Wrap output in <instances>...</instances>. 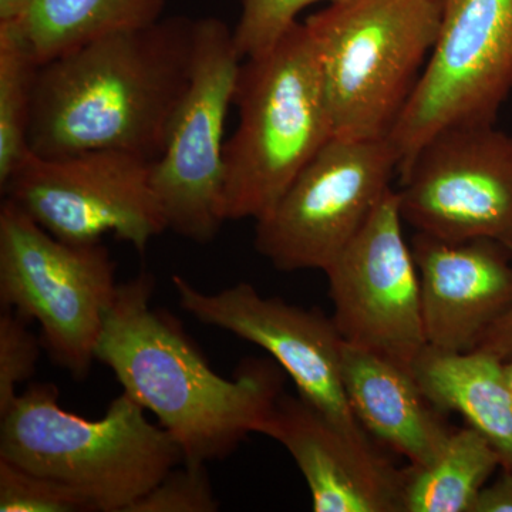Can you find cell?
<instances>
[{"label":"cell","instance_id":"cell-8","mask_svg":"<svg viewBox=\"0 0 512 512\" xmlns=\"http://www.w3.org/2000/svg\"><path fill=\"white\" fill-rule=\"evenodd\" d=\"M399 167L390 138H330L255 221L256 251L278 271H325L393 190Z\"/></svg>","mask_w":512,"mask_h":512},{"label":"cell","instance_id":"cell-19","mask_svg":"<svg viewBox=\"0 0 512 512\" xmlns=\"http://www.w3.org/2000/svg\"><path fill=\"white\" fill-rule=\"evenodd\" d=\"M501 458L470 426L454 429L439 454L403 476V512H474Z\"/></svg>","mask_w":512,"mask_h":512},{"label":"cell","instance_id":"cell-9","mask_svg":"<svg viewBox=\"0 0 512 512\" xmlns=\"http://www.w3.org/2000/svg\"><path fill=\"white\" fill-rule=\"evenodd\" d=\"M151 164L120 150L52 158L30 153L0 190L62 241L94 244L111 234L144 254L151 239L167 231Z\"/></svg>","mask_w":512,"mask_h":512},{"label":"cell","instance_id":"cell-4","mask_svg":"<svg viewBox=\"0 0 512 512\" xmlns=\"http://www.w3.org/2000/svg\"><path fill=\"white\" fill-rule=\"evenodd\" d=\"M237 130L225 141V221L261 220L335 137L325 84L305 23L242 60Z\"/></svg>","mask_w":512,"mask_h":512},{"label":"cell","instance_id":"cell-2","mask_svg":"<svg viewBox=\"0 0 512 512\" xmlns=\"http://www.w3.org/2000/svg\"><path fill=\"white\" fill-rule=\"evenodd\" d=\"M154 286L147 271L119 285L96 360L124 393L156 414L184 463L222 460L249 434H261L284 393L285 370L271 356L249 357L231 379L217 375L180 323L151 308Z\"/></svg>","mask_w":512,"mask_h":512},{"label":"cell","instance_id":"cell-6","mask_svg":"<svg viewBox=\"0 0 512 512\" xmlns=\"http://www.w3.org/2000/svg\"><path fill=\"white\" fill-rule=\"evenodd\" d=\"M116 264L103 242L72 244L3 198L0 302L40 325L53 362L83 379L96 360L104 320L116 301Z\"/></svg>","mask_w":512,"mask_h":512},{"label":"cell","instance_id":"cell-22","mask_svg":"<svg viewBox=\"0 0 512 512\" xmlns=\"http://www.w3.org/2000/svg\"><path fill=\"white\" fill-rule=\"evenodd\" d=\"M319 2L338 0H241V16L234 42L242 60L271 49L299 22L303 9Z\"/></svg>","mask_w":512,"mask_h":512},{"label":"cell","instance_id":"cell-21","mask_svg":"<svg viewBox=\"0 0 512 512\" xmlns=\"http://www.w3.org/2000/svg\"><path fill=\"white\" fill-rule=\"evenodd\" d=\"M76 488L0 458V512H94Z\"/></svg>","mask_w":512,"mask_h":512},{"label":"cell","instance_id":"cell-28","mask_svg":"<svg viewBox=\"0 0 512 512\" xmlns=\"http://www.w3.org/2000/svg\"><path fill=\"white\" fill-rule=\"evenodd\" d=\"M505 377H507V383L512 393V359L505 362Z\"/></svg>","mask_w":512,"mask_h":512},{"label":"cell","instance_id":"cell-26","mask_svg":"<svg viewBox=\"0 0 512 512\" xmlns=\"http://www.w3.org/2000/svg\"><path fill=\"white\" fill-rule=\"evenodd\" d=\"M477 349L491 353L503 362L512 359V309L485 333Z\"/></svg>","mask_w":512,"mask_h":512},{"label":"cell","instance_id":"cell-27","mask_svg":"<svg viewBox=\"0 0 512 512\" xmlns=\"http://www.w3.org/2000/svg\"><path fill=\"white\" fill-rule=\"evenodd\" d=\"M30 0H0V22H15L28 8Z\"/></svg>","mask_w":512,"mask_h":512},{"label":"cell","instance_id":"cell-17","mask_svg":"<svg viewBox=\"0 0 512 512\" xmlns=\"http://www.w3.org/2000/svg\"><path fill=\"white\" fill-rule=\"evenodd\" d=\"M414 379L443 413H458L512 473V393L505 362L483 350L451 352L427 345L414 360Z\"/></svg>","mask_w":512,"mask_h":512},{"label":"cell","instance_id":"cell-14","mask_svg":"<svg viewBox=\"0 0 512 512\" xmlns=\"http://www.w3.org/2000/svg\"><path fill=\"white\" fill-rule=\"evenodd\" d=\"M261 434L288 450L316 512H403L404 468L348 436L301 396L276 400Z\"/></svg>","mask_w":512,"mask_h":512},{"label":"cell","instance_id":"cell-16","mask_svg":"<svg viewBox=\"0 0 512 512\" xmlns=\"http://www.w3.org/2000/svg\"><path fill=\"white\" fill-rule=\"evenodd\" d=\"M342 376L360 426L412 466L433 460L453 433L413 373L392 360L343 342Z\"/></svg>","mask_w":512,"mask_h":512},{"label":"cell","instance_id":"cell-20","mask_svg":"<svg viewBox=\"0 0 512 512\" xmlns=\"http://www.w3.org/2000/svg\"><path fill=\"white\" fill-rule=\"evenodd\" d=\"M40 64L13 22H0V188L32 153L29 127Z\"/></svg>","mask_w":512,"mask_h":512},{"label":"cell","instance_id":"cell-23","mask_svg":"<svg viewBox=\"0 0 512 512\" xmlns=\"http://www.w3.org/2000/svg\"><path fill=\"white\" fill-rule=\"evenodd\" d=\"M215 497L205 464L183 463L173 468L128 512H215Z\"/></svg>","mask_w":512,"mask_h":512},{"label":"cell","instance_id":"cell-7","mask_svg":"<svg viewBox=\"0 0 512 512\" xmlns=\"http://www.w3.org/2000/svg\"><path fill=\"white\" fill-rule=\"evenodd\" d=\"M242 57L224 20H197L190 84L174 111L151 184L167 229L210 244L224 224V131Z\"/></svg>","mask_w":512,"mask_h":512},{"label":"cell","instance_id":"cell-3","mask_svg":"<svg viewBox=\"0 0 512 512\" xmlns=\"http://www.w3.org/2000/svg\"><path fill=\"white\" fill-rule=\"evenodd\" d=\"M0 419V458L76 488L99 512H128L184 463L173 436L124 392L89 420L60 406L55 384H32Z\"/></svg>","mask_w":512,"mask_h":512},{"label":"cell","instance_id":"cell-24","mask_svg":"<svg viewBox=\"0 0 512 512\" xmlns=\"http://www.w3.org/2000/svg\"><path fill=\"white\" fill-rule=\"evenodd\" d=\"M42 349V340L30 332L28 320L12 309H3L0 315V414L15 402L20 384L35 375Z\"/></svg>","mask_w":512,"mask_h":512},{"label":"cell","instance_id":"cell-12","mask_svg":"<svg viewBox=\"0 0 512 512\" xmlns=\"http://www.w3.org/2000/svg\"><path fill=\"white\" fill-rule=\"evenodd\" d=\"M403 224L399 194L390 190L323 272L343 340L412 372L427 339L419 269Z\"/></svg>","mask_w":512,"mask_h":512},{"label":"cell","instance_id":"cell-13","mask_svg":"<svg viewBox=\"0 0 512 512\" xmlns=\"http://www.w3.org/2000/svg\"><path fill=\"white\" fill-rule=\"evenodd\" d=\"M171 282L181 308L192 318L266 350L291 377L303 400L352 439L377 444L360 426L346 396L342 376L345 340L332 316L318 308L265 298L247 282L217 293L198 291L181 275H174Z\"/></svg>","mask_w":512,"mask_h":512},{"label":"cell","instance_id":"cell-10","mask_svg":"<svg viewBox=\"0 0 512 512\" xmlns=\"http://www.w3.org/2000/svg\"><path fill=\"white\" fill-rule=\"evenodd\" d=\"M512 92V0H441L439 37L390 141L409 163L448 127L497 123Z\"/></svg>","mask_w":512,"mask_h":512},{"label":"cell","instance_id":"cell-15","mask_svg":"<svg viewBox=\"0 0 512 512\" xmlns=\"http://www.w3.org/2000/svg\"><path fill=\"white\" fill-rule=\"evenodd\" d=\"M427 345L451 352L476 350L512 309V252L490 239L448 242L416 232Z\"/></svg>","mask_w":512,"mask_h":512},{"label":"cell","instance_id":"cell-18","mask_svg":"<svg viewBox=\"0 0 512 512\" xmlns=\"http://www.w3.org/2000/svg\"><path fill=\"white\" fill-rule=\"evenodd\" d=\"M167 0H30L15 26L37 63L163 19Z\"/></svg>","mask_w":512,"mask_h":512},{"label":"cell","instance_id":"cell-25","mask_svg":"<svg viewBox=\"0 0 512 512\" xmlns=\"http://www.w3.org/2000/svg\"><path fill=\"white\" fill-rule=\"evenodd\" d=\"M474 512H512V473L501 470L493 484L478 495Z\"/></svg>","mask_w":512,"mask_h":512},{"label":"cell","instance_id":"cell-11","mask_svg":"<svg viewBox=\"0 0 512 512\" xmlns=\"http://www.w3.org/2000/svg\"><path fill=\"white\" fill-rule=\"evenodd\" d=\"M400 212L416 232L448 242L490 239L512 252V136L495 124L429 138L399 171Z\"/></svg>","mask_w":512,"mask_h":512},{"label":"cell","instance_id":"cell-5","mask_svg":"<svg viewBox=\"0 0 512 512\" xmlns=\"http://www.w3.org/2000/svg\"><path fill=\"white\" fill-rule=\"evenodd\" d=\"M303 23L335 137L392 136L439 37L441 0H338Z\"/></svg>","mask_w":512,"mask_h":512},{"label":"cell","instance_id":"cell-1","mask_svg":"<svg viewBox=\"0 0 512 512\" xmlns=\"http://www.w3.org/2000/svg\"><path fill=\"white\" fill-rule=\"evenodd\" d=\"M197 20L163 18L99 37L40 64L30 151L120 150L156 161L190 84Z\"/></svg>","mask_w":512,"mask_h":512}]
</instances>
